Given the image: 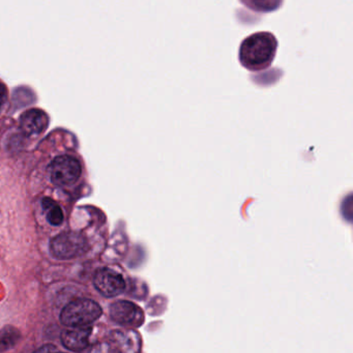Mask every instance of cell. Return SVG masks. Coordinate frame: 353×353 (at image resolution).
Returning <instances> with one entry per match:
<instances>
[{
    "instance_id": "6da1fadb",
    "label": "cell",
    "mask_w": 353,
    "mask_h": 353,
    "mask_svg": "<svg viewBox=\"0 0 353 353\" xmlns=\"http://www.w3.org/2000/svg\"><path fill=\"white\" fill-rule=\"evenodd\" d=\"M276 47V40L272 34H253L241 45V63L248 69H260L274 59Z\"/></svg>"
},
{
    "instance_id": "7a4b0ae2",
    "label": "cell",
    "mask_w": 353,
    "mask_h": 353,
    "mask_svg": "<svg viewBox=\"0 0 353 353\" xmlns=\"http://www.w3.org/2000/svg\"><path fill=\"white\" fill-rule=\"evenodd\" d=\"M102 315V307L92 299H81L65 305L61 314V321L68 327L88 326Z\"/></svg>"
},
{
    "instance_id": "3957f363",
    "label": "cell",
    "mask_w": 353,
    "mask_h": 353,
    "mask_svg": "<svg viewBox=\"0 0 353 353\" xmlns=\"http://www.w3.org/2000/svg\"><path fill=\"white\" fill-rule=\"evenodd\" d=\"M86 239L78 232H63L51 241V254L57 259L67 260L77 257L85 252Z\"/></svg>"
},
{
    "instance_id": "277c9868",
    "label": "cell",
    "mask_w": 353,
    "mask_h": 353,
    "mask_svg": "<svg viewBox=\"0 0 353 353\" xmlns=\"http://www.w3.org/2000/svg\"><path fill=\"white\" fill-rule=\"evenodd\" d=\"M48 173L54 185H73L81 175V165L73 157H57L49 165Z\"/></svg>"
},
{
    "instance_id": "5b68a950",
    "label": "cell",
    "mask_w": 353,
    "mask_h": 353,
    "mask_svg": "<svg viewBox=\"0 0 353 353\" xmlns=\"http://www.w3.org/2000/svg\"><path fill=\"white\" fill-rule=\"evenodd\" d=\"M109 311L113 321L119 325L125 327H139L143 324V311L132 301H115L110 305Z\"/></svg>"
},
{
    "instance_id": "8992f818",
    "label": "cell",
    "mask_w": 353,
    "mask_h": 353,
    "mask_svg": "<svg viewBox=\"0 0 353 353\" xmlns=\"http://www.w3.org/2000/svg\"><path fill=\"white\" fill-rule=\"evenodd\" d=\"M94 284L97 290L106 297L117 296L125 289V282L123 276L109 268L98 270L94 276Z\"/></svg>"
},
{
    "instance_id": "52a82bcc",
    "label": "cell",
    "mask_w": 353,
    "mask_h": 353,
    "mask_svg": "<svg viewBox=\"0 0 353 353\" xmlns=\"http://www.w3.org/2000/svg\"><path fill=\"white\" fill-rule=\"evenodd\" d=\"M48 115L40 109H30L21 115L20 128L26 136H38L47 129Z\"/></svg>"
},
{
    "instance_id": "ba28073f",
    "label": "cell",
    "mask_w": 353,
    "mask_h": 353,
    "mask_svg": "<svg viewBox=\"0 0 353 353\" xmlns=\"http://www.w3.org/2000/svg\"><path fill=\"white\" fill-rule=\"evenodd\" d=\"M92 330L90 327H73L63 330L61 342L65 348L71 351H82L88 346V339Z\"/></svg>"
},
{
    "instance_id": "9c48e42d",
    "label": "cell",
    "mask_w": 353,
    "mask_h": 353,
    "mask_svg": "<svg viewBox=\"0 0 353 353\" xmlns=\"http://www.w3.org/2000/svg\"><path fill=\"white\" fill-rule=\"evenodd\" d=\"M43 208L46 210L47 221L53 226H59L63 222V212L61 206L57 205L51 199H45L43 201Z\"/></svg>"
},
{
    "instance_id": "30bf717a",
    "label": "cell",
    "mask_w": 353,
    "mask_h": 353,
    "mask_svg": "<svg viewBox=\"0 0 353 353\" xmlns=\"http://www.w3.org/2000/svg\"><path fill=\"white\" fill-rule=\"evenodd\" d=\"M19 332L14 327H5L0 332V351L9 350L17 343Z\"/></svg>"
},
{
    "instance_id": "8fae6325",
    "label": "cell",
    "mask_w": 353,
    "mask_h": 353,
    "mask_svg": "<svg viewBox=\"0 0 353 353\" xmlns=\"http://www.w3.org/2000/svg\"><path fill=\"white\" fill-rule=\"evenodd\" d=\"M256 5L261 9H274L278 6V0H255Z\"/></svg>"
},
{
    "instance_id": "7c38bea8",
    "label": "cell",
    "mask_w": 353,
    "mask_h": 353,
    "mask_svg": "<svg viewBox=\"0 0 353 353\" xmlns=\"http://www.w3.org/2000/svg\"><path fill=\"white\" fill-rule=\"evenodd\" d=\"M8 100V90L6 88L5 84L0 82V113L3 111V107H5L6 103Z\"/></svg>"
},
{
    "instance_id": "4fadbf2b",
    "label": "cell",
    "mask_w": 353,
    "mask_h": 353,
    "mask_svg": "<svg viewBox=\"0 0 353 353\" xmlns=\"http://www.w3.org/2000/svg\"><path fill=\"white\" fill-rule=\"evenodd\" d=\"M46 350H55V351H57V349L55 348V347H52V346H49L48 348L40 349V351H46Z\"/></svg>"
}]
</instances>
